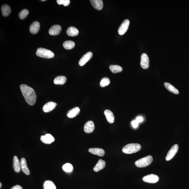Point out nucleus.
Listing matches in <instances>:
<instances>
[{
	"instance_id": "18",
	"label": "nucleus",
	"mask_w": 189,
	"mask_h": 189,
	"mask_svg": "<svg viewBox=\"0 0 189 189\" xmlns=\"http://www.w3.org/2000/svg\"><path fill=\"white\" fill-rule=\"evenodd\" d=\"M104 114L107 121L110 123H113L115 121V117L112 111L109 110H106L104 111Z\"/></svg>"
},
{
	"instance_id": "32",
	"label": "nucleus",
	"mask_w": 189,
	"mask_h": 189,
	"mask_svg": "<svg viewBox=\"0 0 189 189\" xmlns=\"http://www.w3.org/2000/svg\"><path fill=\"white\" fill-rule=\"evenodd\" d=\"M57 3L59 5H62L65 6H67L70 3L69 0H57Z\"/></svg>"
},
{
	"instance_id": "10",
	"label": "nucleus",
	"mask_w": 189,
	"mask_h": 189,
	"mask_svg": "<svg viewBox=\"0 0 189 189\" xmlns=\"http://www.w3.org/2000/svg\"><path fill=\"white\" fill-rule=\"evenodd\" d=\"M40 139L42 143L45 144H50L55 141L54 138L50 134H47L45 135L41 136Z\"/></svg>"
},
{
	"instance_id": "4",
	"label": "nucleus",
	"mask_w": 189,
	"mask_h": 189,
	"mask_svg": "<svg viewBox=\"0 0 189 189\" xmlns=\"http://www.w3.org/2000/svg\"><path fill=\"white\" fill-rule=\"evenodd\" d=\"M36 55L41 58L50 59L53 58L54 54L51 51L42 48L37 49Z\"/></svg>"
},
{
	"instance_id": "29",
	"label": "nucleus",
	"mask_w": 189,
	"mask_h": 189,
	"mask_svg": "<svg viewBox=\"0 0 189 189\" xmlns=\"http://www.w3.org/2000/svg\"><path fill=\"white\" fill-rule=\"evenodd\" d=\"M110 83V80L108 78L104 77L102 79L100 82V85L102 87H104L108 85Z\"/></svg>"
},
{
	"instance_id": "28",
	"label": "nucleus",
	"mask_w": 189,
	"mask_h": 189,
	"mask_svg": "<svg viewBox=\"0 0 189 189\" xmlns=\"http://www.w3.org/2000/svg\"><path fill=\"white\" fill-rule=\"evenodd\" d=\"M75 46V44L72 41L68 40L65 41L63 43V46L66 50H69L74 48Z\"/></svg>"
},
{
	"instance_id": "36",
	"label": "nucleus",
	"mask_w": 189,
	"mask_h": 189,
	"mask_svg": "<svg viewBox=\"0 0 189 189\" xmlns=\"http://www.w3.org/2000/svg\"><path fill=\"white\" fill-rule=\"evenodd\" d=\"M1 186H2V185H1V183H0V188H1Z\"/></svg>"
},
{
	"instance_id": "24",
	"label": "nucleus",
	"mask_w": 189,
	"mask_h": 189,
	"mask_svg": "<svg viewBox=\"0 0 189 189\" xmlns=\"http://www.w3.org/2000/svg\"><path fill=\"white\" fill-rule=\"evenodd\" d=\"M67 81L66 77L65 76H60L56 77L54 81V83L55 85H63Z\"/></svg>"
},
{
	"instance_id": "22",
	"label": "nucleus",
	"mask_w": 189,
	"mask_h": 189,
	"mask_svg": "<svg viewBox=\"0 0 189 189\" xmlns=\"http://www.w3.org/2000/svg\"><path fill=\"white\" fill-rule=\"evenodd\" d=\"M68 35L70 36H74L79 34V31L77 28L74 27H70L67 31Z\"/></svg>"
},
{
	"instance_id": "5",
	"label": "nucleus",
	"mask_w": 189,
	"mask_h": 189,
	"mask_svg": "<svg viewBox=\"0 0 189 189\" xmlns=\"http://www.w3.org/2000/svg\"><path fill=\"white\" fill-rule=\"evenodd\" d=\"M142 180L144 182L147 183L154 184L158 182L159 178L156 175L152 174L144 176Z\"/></svg>"
},
{
	"instance_id": "15",
	"label": "nucleus",
	"mask_w": 189,
	"mask_h": 189,
	"mask_svg": "<svg viewBox=\"0 0 189 189\" xmlns=\"http://www.w3.org/2000/svg\"><path fill=\"white\" fill-rule=\"evenodd\" d=\"M89 152L93 155H97L98 156L103 157L105 155V151L103 149L93 148L89 149Z\"/></svg>"
},
{
	"instance_id": "6",
	"label": "nucleus",
	"mask_w": 189,
	"mask_h": 189,
	"mask_svg": "<svg viewBox=\"0 0 189 189\" xmlns=\"http://www.w3.org/2000/svg\"><path fill=\"white\" fill-rule=\"evenodd\" d=\"M129 24L130 22L128 20H125L122 23L118 29V34L120 35H123L128 30Z\"/></svg>"
},
{
	"instance_id": "3",
	"label": "nucleus",
	"mask_w": 189,
	"mask_h": 189,
	"mask_svg": "<svg viewBox=\"0 0 189 189\" xmlns=\"http://www.w3.org/2000/svg\"><path fill=\"white\" fill-rule=\"evenodd\" d=\"M153 160L152 156L149 155L137 160L135 163V165L138 167H145L150 165Z\"/></svg>"
},
{
	"instance_id": "21",
	"label": "nucleus",
	"mask_w": 189,
	"mask_h": 189,
	"mask_svg": "<svg viewBox=\"0 0 189 189\" xmlns=\"http://www.w3.org/2000/svg\"><path fill=\"white\" fill-rule=\"evenodd\" d=\"M106 163L104 160L100 159L96 165L93 168V171L95 172H98L104 168L106 166Z\"/></svg>"
},
{
	"instance_id": "14",
	"label": "nucleus",
	"mask_w": 189,
	"mask_h": 189,
	"mask_svg": "<svg viewBox=\"0 0 189 189\" xmlns=\"http://www.w3.org/2000/svg\"><path fill=\"white\" fill-rule=\"evenodd\" d=\"M90 1L92 5L95 9L101 10L103 9L104 5L102 0H90Z\"/></svg>"
},
{
	"instance_id": "19",
	"label": "nucleus",
	"mask_w": 189,
	"mask_h": 189,
	"mask_svg": "<svg viewBox=\"0 0 189 189\" xmlns=\"http://www.w3.org/2000/svg\"><path fill=\"white\" fill-rule=\"evenodd\" d=\"M80 110L79 107H76L68 111L67 115L69 118H74L76 116L79 115L80 112Z\"/></svg>"
},
{
	"instance_id": "11",
	"label": "nucleus",
	"mask_w": 189,
	"mask_h": 189,
	"mask_svg": "<svg viewBox=\"0 0 189 189\" xmlns=\"http://www.w3.org/2000/svg\"><path fill=\"white\" fill-rule=\"evenodd\" d=\"M95 129V125L92 121H89L85 124L84 130L85 133H93Z\"/></svg>"
},
{
	"instance_id": "23",
	"label": "nucleus",
	"mask_w": 189,
	"mask_h": 189,
	"mask_svg": "<svg viewBox=\"0 0 189 189\" xmlns=\"http://www.w3.org/2000/svg\"><path fill=\"white\" fill-rule=\"evenodd\" d=\"M164 86L170 92H171L175 94H178L179 93V91L175 87H174V86L171 85L169 83L165 82L164 84Z\"/></svg>"
},
{
	"instance_id": "33",
	"label": "nucleus",
	"mask_w": 189,
	"mask_h": 189,
	"mask_svg": "<svg viewBox=\"0 0 189 189\" xmlns=\"http://www.w3.org/2000/svg\"><path fill=\"white\" fill-rule=\"evenodd\" d=\"M139 123L136 121V120H133L131 122V124L132 125L133 128H137L138 125H139Z\"/></svg>"
},
{
	"instance_id": "7",
	"label": "nucleus",
	"mask_w": 189,
	"mask_h": 189,
	"mask_svg": "<svg viewBox=\"0 0 189 189\" xmlns=\"http://www.w3.org/2000/svg\"><path fill=\"white\" fill-rule=\"evenodd\" d=\"M179 146L178 144H175L173 146L168 152L166 157V161H169L172 159L176 155L178 150Z\"/></svg>"
},
{
	"instance_id": "2",
	"label": "nucleus",
	"mask_w": 189,
	"mask_h": 189,
	"mask_svg": "<svg viewBox=\"0 0 189 189\" xmlns=\"http://www.w3.org/2000/svg\"><path fill=\"white\" fill-rule=\"evenodd\" d=\"M141 149L140 144L137 143H131L127 144L122 149V152L126 154H131L139 152Z\"/></svg>"
},
{
	"instance_id": "20",
	"label": "nucleus",
	"mask_w": 189,
	"mask_h": 189,
	"mask_svg": "<svg viewBox=\"0 0 189 189\" xmlns=\"http://www.w3.org/2000/svg\"><path fill=\"white\" fill-rule=\"evenodd\" d=\"M20 163H21V169L24 174L27 175H29L30 174V171L27 166L26 161L25 159L24 158H22L20 160Z\"/></svg>"
},
{
	"instance_id": "9",
	"label": "nucleus",
	"mask_w": 189,
	"mask_h": 189,
	"mask_svg": "<svg viewBox=\"0 0 189 189\" xmlns=\"http://www.w3.org/2000/svg\"><path fill=\"white\" fill-rule=\"evenodd\" d=\"M92 56H93V53L91 52H87L81 59L79 62V65L81 66H83L91 59Z\"/></svg>"
},
{
	"instance_id": "8",
	"label": "nucleus",
	"mask_w": 189,
	"mask_h": 189,
	"mask_svg": "<svg viewBox=\"0 0 189 189\" xmlns=\"http://www.w3.org/2000/svg\"><path fill=\"white\" fill-rule=\"evenodd\" d=\"M141 65L144 69H147L149 66V59L148 56L145 53L142 54L141 56Z\"/></svg>"
},
{
	"instance_id": "31",
	"label": "nucleus",
	"mask_w": 189,
	"mask_h": 189,
	"mask_svg": "<svg viewBox=\"0 0 189 189\" xmlns=\"http://www.w3.org/2000/svg\"><path fill=\"white\" fill-rule=\"evenodd\" d=\"M29 13V11L27 9H24L22 10L19 14V16L20 19L23 20L25 18Z\"/></svg>"
},
{
	"instance_id": "1",
	"label": "nucleus",
	"mask_w": 189,
	"mask_h": 189,
	"mask_svg": "<svg viewBox=\"0 0 189 189\" xmlns=\"http://www.w3.org/2000/svg\"><path fill=\"white\" fill-rule=\"evenodd\" d=\"M20 88L26 102L30 106L34 105L36 102V97L33 89L25 84L20 85Z\"/></svg>"
},
{
	"instance_id": "26",
	"label": "nucleus",
	"mask_w": 189,
	"mask_h": 189,
	"mask_svg": "<svg viewBox=\"0 0 189 189\" xmlns=\"http://www.w3.org/2000/svg\"><path fill=\"white\" fill-rule=\"evenodd\" d=\"M110 69L114 73L122 72L123 68L120 66L117 65H112L109 66Z\"/></svg>"
},
{
	"instance_id": "25",
	"label": "nucleus",
	"mask_w": 189,
	"mask_h": 189,
	"mask_svg": "<svg viewBox=\"0 0 189 189\" xmlns=\"http://www.w3.org/2000/svg\"><path fill=\"white\" fill-rule=\"evenodd\" d=\"M1 11L3 16L7 17L10 13L11 9L10 7L7 5H4L1 8Z\"/></svg>"
},
{
	"instance_id": "16",
	"label": "nucleus",
	"mask_w": 189,
	"mask_h": 189,
	"mask_svg": "<svg viewBox=\"0 0 189 189\" xmlns=\"http://www.w3.org/2000/svg\"><path fill=\"white\" fill-rule=\"evenodd\" d=\"M40 25L38 22L35 21L31 24L30 26V32L32 34L37 33L40 30Z\"/></svg>"
},
{
	"instance_id": "17",
	"label": "nucleus",
	"mask_w": 189,
	"mask_h": 189,
	"mask_svg": "<svg viewBox=\"0 0 189 189\" xmlns=\"http://www.w3.org/2000/svg\"><path fill=\"white\" fill-rule=\"evenodd\" d=\"M13 167L14 171L16 172L19 173L21 171V163L16 156L13 157Z\"/></svg>"
},
{
	"instance_id": "30",
	"label": "nucleus",
	"mask_w": 189,
	"mask_h": 189,
	"mask_svg": "<svg viewBox=\"0 0 189 189\" xmlns=\"http://www.w3.org/2000/svg\"><path fill=\"white\" fill-rule=\"evenodd\" d=\"M63 169L65 172H70L72 171L73 169V167L72 165L69 163H66L63 167Z\"/></svg>"
},
{
	"instance_id": "13",
	"label": "nucleus",
	"mask_w": 189,
	"mask_h": 189,
	"mask_svg": "<svg viewBox=\"0 0 189 189\" xmlns=\"http://www.w3.org/2000/svg\"><path fill=\"white\" fill-rule=\"evenodd\" d=\"M56 105V103L50 102L44 105L43 107V110L45 112H50L55 109Z\"/></svg>"
},
{
	"instance_id": "12",
	"label": "nucleus",
	"mask_w": 189,
	"mask_h": 189,
	"mask_svg": "<svg viewBox=\"0 0 189 189\" xmlns=\"http://www.w3.org/2000/svg\"><path fill=\"white\" fill-rule=\"evenodd\" d=\"M61 27L59 25H54L49 30V34L52 36L58 35L61 32Z\"/></svg>"
},
{
	"instance_id": "34",
	"label": "nucleus",
	"mask_w": 189,
	"mask_h": 189,
	"mask_svg": "<svg viewBox=\"0 0 189 189\" xmlns=\"http://www.w3.org/2000/svg\"><path fill=\"white\" fill-rule=\"evenodd\" d=\"M136 120L138 123H141L143 121V118L142 117L139 116L136 118Z\"/></svg>"
},
{
	"instance_id": "27",
	"label": "nucleus",
	"mask_w": 189,
	"mask_h": 189,
	"mask_svg": "<svg viewBox=\"0 0 189 189\" xmlns=\"http://www.w3.org/2000/svg\"><path fill=\"white\" fill-rule=\"evenodd\" d=\"M43 187L44 189H56L55 184L50 180L46 181L44 182Z\"/></svg>"
},
{
	"instance_id": "35",
	"label": "nucleus",
	"mask_w": 189,
	"mask_h": 189,
	"mask_svg": "<svg viewBox=\"0 0 189 189\" xmlns=\"http://www.w3.org/2000/svg\"><path fill=\"white\" fill-rule=\"evenodd\" d=\"M11 189H23L22 187L19 185H16L13 187Z\"/></svg>"
}]
</instances>
